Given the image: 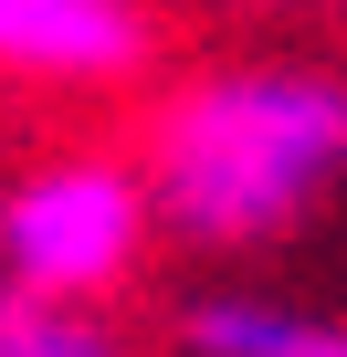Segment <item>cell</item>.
Listing matches in <instances>:
<instances>
[{
    "instance_id": "7a4b0ae2",
    "label": "cell",
    "mask_w": 347,
    "mask_h": 357,
    "mask_svg": "<svg viewBox=\"0 0 347 357\" xmlns=\"http://www.w3.org/2000/svg\"><path fill=\"white\" fill-rule=\"evenodd\" d=\"M147 178L137 158L116 147H74V158H43L11 200H0V284L22 294H74V305H105L137 252H147Z\"/></svg>"
},
{
    "instance_id": "5b68a950",
    "label": "cell",
    "mask_w": 347,
    "mask_h": 357,
    "mask_svg": "<svg viewBox=\"0 0 347 357\" xmlns=\"http://www.w3.org/2000/svg\"><path fill=\"white\" fill-rule=\"evenodd\" d=\"M0 357H126V336L74 305V294H22V284H0Z\"/></svg>"
},
{
    "instance_id": "3957f363",
    "label": "cell",
    "mask_w": 347,
    "mask_h": 357,
    "mask_svg": "<svg viewBox=\"0 0 347 357\" xmlns=\"http://www.w3.org/2000/svg\"><path fill=\"white\" fill-rule=\"evenodd\" d=\"M0 63L43 84H126L147 63L137 0H0Z\"/></svg>"
},
{
    "instance_id": "277c9868",
    "label": "cell",
    "mask_w": 347,
    "mask_h": 357,
    "mask_svg": "<svg viewBox=\"0 0 347 357\" xmlns=\"http://www.w3.org/2000/svg\"><path fill=\"white\" fill-rule=\"evenodd\" d=\"M179 357H347V315L263 294V284H190L168 305Z\"/></svg>"
},
{
    "instance_id": "6da1fadb",
    "label": "cell",
    "mask_w": 347,
    "mask_h": 357,
    "mask_svg": "<svg viewBox=\"0 0 347 357\" xmlns=\"http://www.w3.org/2000/svg\"><path fill=\"white\" fill-rule=\"evenodd\" d=\"M147 221L190 252L295 242L347 190V74L337 63H211L137 126Z\"/></svg>"
}]
</instances>
